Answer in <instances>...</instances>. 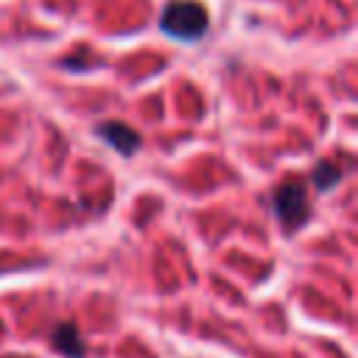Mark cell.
<instances>
[{"label":"cell","instance_id":"obj_1","mask_svg":"<svg viewBox=\"0 0 358 358\" xmlns=\"http://www.w3.org/2000/svg\"><path fill=\"white\" fill-rule=\"evenodd\" d=\"M210 25V14L201 3L196 0H171L159 17V28L162 34L182 39V42H196L204 36Z\"/></svg>","mask_w":358,"mask_h":358},{"label":"cell","instance_id":"obj_2","mask_svg":"<svg viewBox=\"0 0 358 358\" xmlns=\"http://www.w3.org/2000/svg\"><path fill=\"white\" fill-rule=\"evenodd\" d=\"M274 215L280 218L285 232H296L299 227L308 224L310 218V204H308V193L299 182H285L277 187L274 199H271Z\"/></svg>","mask_w":358,"mask_h":358},{"label":"cell","instance_id":"obj_3","mask_svg":"<svg viewBox=\"0 0 358 358\" xmlns=\"http://www.w3.org/2000/svg\"><path fill=\"white\" fill-rule=\"evenodd\" d=\"M95 131H98V137L106 140V145H112L123 157L134 154L137 145H140V134L134 129H129L126 123H117V120H103V123H98Z\"/></svg>","mask_w":358,"mask_h":358},{"label":"cell","instance_id":"obj_4","mask_svg":"<svg viewBox=\"0 0 358 358\" xmlns=\"http://www.w3.org/2000/svg\"><path fill=\"white\" fill-rule=\"evenodd\" d=\"M50 344L56 347V352H62L67 358H84V341H81L76 324H70V322H59L53 327Z\"/></svg>","mask_w":358,"mask_h":358},{"label":"cell","instance_id":"obj_5","mask_svg":"<svg viewBox=\"0 0 358 358\" xmlns=\"http://www.w3.org/2000/svg\"><path fill=\"white\" fill-rule=\"evenodd\" d=\"M310 179H313L316 190H319V193H324V190H330V187L341 179V171H338V165H333V162L322 159V162H316V168H313Z\"/></svg>","mask_w":358,"mask_h":358}]
</instances>
